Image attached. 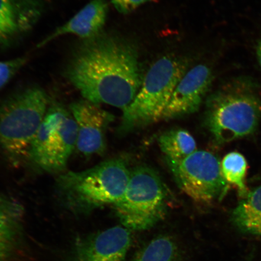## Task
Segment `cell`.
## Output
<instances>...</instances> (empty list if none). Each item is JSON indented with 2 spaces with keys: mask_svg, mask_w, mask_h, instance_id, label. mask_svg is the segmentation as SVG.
Wrapping results in <instances>:
<instances>
[{
  "mask_svg": "<svg viewBox=\"0 0 261 261\" xmlns=\"http://www.w3.org/2000/svg\"><path fill=\"white\" fill-rule=\"evenodd\" d=\"M64 76L84 99L122 111L135 99L144 77L135 45L103 33L76 45Z\"/></svg>",
  "mask_w": 261,
  "mask_h": 261,
  "instance_id": "obj_1",
  "label": "cell"
},
{
  "mask_svg": "<svg viewBox=\"0 0 261 261\" xmlns=\"http://www.w3.org/2000/svg\"><path fill=\"white\" fill-rule=\"evenodd\" d=\"M257 88L251 78L237 77L210 97L205 121L218 143L233 141L255 132L261 118Z\"/></svg>",
  "mask_w": 261,
  "mask_h": 261,
  "instance_id": "obj_2",
  "label": "cell"
},
{
  "mask_svg": "<svg viewBox=\"0 0 261 261\" xmlns=\"http://www.w3.org/2000/svg\"><path fill=\"white\" fill-rule=\"evenodd\" d=\"M130 173L121 159H111L87 170L60 175L58 194L65 203L77 211L114 205L125 194Z\"/></svg>",
  "mask_w": 261,
  "mask_h": 261,
  "instance_id": "obj_3",
  "label": "cell"
},
{
  "mask_svg": "<svg viewBox=\"0 0 261 261\" xmlns=\"http://www.w3.org/2000/svg\"><path fill=\"white\" fill-rule=\"evenodd\" d=\"M49 101L43 89L32 86L12 94L0 103V146L13 162L28 158Z\"/></svg>",
  "mask_w": 261,
  "mask_h": 261,
  "instance_id": "obj_4",
  "label": "cell"
},
{
  "mask_svg": "<svg viewBox=\"0 0 261 261\" xmlns=\"http://www.w3.org/2000/svg\"><path fill=\"white\" fill-rule=\"evenodd\" d=\"M187 67L184 61L169 55L155 61L143 77L135 99L123 111L121 129L129 130L162 119Z\"/></svg>",
  "mask_w": 261,
  "mask_h": 261,
  "instance_id": "obj_5",
  "label": "cell"
},
{
  "mask_svg": "<svg viewBox=\"0 0 261 261\" xmlns=\"http://www.w3.org/2000/svg\"><path fill=\"white\" fill-rule=\"evenodd\" d=\"M77 129L70 111L56 101H49L46 114L29 150L35 166L49 173L63 171L76 148Z\"/></svg>",
  "mask_w": 261,
  "mask_h": 261,
  "instance_id": "obj_6",
  "label": "cell"
},
{
  "mask_svg": "<svg viewBox=\"0 0 261 261\" xmlns=\"http://www.w3.org/2000/svg\"><path fill=\"white\" fill-rule=\"evenodd\" d=\"M166 200L165 186L159 175L147 166H139L130 173L125 194L114 206L124 227L145 230L165 217Z\"/></svg>",
  "mask_w": 261,
  "mask_h": 261,
  "instance_id": "obj_7",
  "label": "cell"
},
{
  "mask_svg": "<svg viewBox=\"0 0 261 261\" xmlns=\"http://www.w3.org/2000/svg\"><path fill=\"white\" fill-rule=\"evenodd\" d=\"M166 161L179 188L194 201L211 204L226 193L221 162L212 152L197 150L181 161Z\"/></svg>",
  "mask_w": 261,
  "mask_h": 261,
  "instance_id": "obj_8",
  "label": "cell"
},
{
  "mask_svg": "<svg viewBox=\"0 0 261 261\" xmlns=\"http://www.w3.org/2000/svg\"><path fill=\"white\" fill-rule=\"evenodd\" d=\"M70 111L76 123L78 151L86 156L102 154L106 148V130L114 116L85 99L71 103Z\"/></svg>",
  "mask_w": 261,
  "mask_h": 261,
  "instance_id": "obj_9",
  "label": "cell"
},
{
  "mask_svg": "<svg viewBox=\"0 0 261 261\" xmlns=\"http://www.w3.org/2000/svg\"><path fill=\"white\" fill-rule=\"evenodd\" d=\"M44 9L42 0H0V49L12 46L32 31Z\"/></svg>",
  "mask_w": 261,
  "mask_h": 261,
  "instance_id": "obj_10",
  "label": "cell"
},
{
  "mask_svg": "<svg viewBox=\"0 0 261 261\" xmlns=\"http://www.w3.org/2000/svg\"><path fill=\"white\" fill-rule=\"evenodd\" d=\"M212 80V70L204 64L188 70L176 87L162 119H174L197 112Z\"/></svg>",
  "mask_w": 261,
  "mask_h": 261,
  "instance_id": "obj_11",
  "label": "cell"
},
{
  "mask_svg": "<svg viewBox=\"0 0 261 261\" xmlns=\"http://www.w3.org/2000/svg\"><path fill=\"white\" fill-rule=\"evenodd\" d=\"M132 244L129 230L116 226L94 234L81 245L80 261H125Z\"/></svg>",
  "mask_w": 261,
  "mask_h": 261,
  "instance_id": "obj_12",
  "label": "cell"
},
{
  "mask_svg": "<svg viewBox=\"0 0 261 261\" xmlns=\"http://www.w3.org/2000/svg\"><path fill=\"white\" fill-rule=\"evenodd\" d=\"M108 12L109 6L106 0H91L66 23L55 29L42 40L38 44V47H43L65 35H76L83 40L96 37L102 33Z\"/></svg>",
  "mask_w": 261,
  "mask_h": 261,
  "instance_id": "obj_13",
  "label": "cell"
},
{
  "mask_svg": "<svg viewBox=\"0 0 261 261\" xmlns=\"http://www.w3.org/2000/svg\"><path fill=\"white\" fill-rule=\"evenodd\" d=\"M23 208L14 199L0 193V261H9L15 249Z\"/></svg>",
  "mask_w": 261,
  "mask_h": 261,
  "instance_id": "obj_14",
  "label": "cell"
},
{
  "mask_svg": "<svg viewBox=\"0 0 261 261\" xmlns=\"http://www.w3.org/2000/svg\"><path fill=\"white\" fill-rule=\"evenodd\" d=\"M231 220L240 232L261 238V185L238 203L231 212Z\"/></svg>",
  "mask_w": 261,
  "mask_h": 261,
  "instance_id": "obj_15",
  "label": "cell"
},
{
  "mask_svg": "<svg viewBox=\"0 0 261 261\" xmlns=\"http://www.w3.org/2000/svg\"><path fill=\"white\" fill-rule=\"evenodd\" d=\"M159 143L168 161L179 162L197 151L193 137L182 129H174L163 133Z\"/></svg>",
  "mask_w": 261,
  "mask_h": 261,
  "instance_id": "obj_16",
  "label": "cell"
},
{
  "mask_svg": "<svg viewBox=\"0 0 261 261\" xmlns=\"http://www.w3.org/2000/svg\"><path fill=\"white\" fill-rule=\"evenodd\" d=\"M178 248L167 236L154 238L137 253L132 261H177Z\"/></svg>",
  "mask_w": 261,
  "mask_h": 261,
  "instance_id": "obj_17",
  "label": "cell"
},
{
  "mask_svg": "<svg viewBox=\"0 0 261 261\" xmlns=\"http://www.w3.org/2000/svg\"><path fill=\"white\" fill-rule=\"evenodd\" d=\"M247 169L246 159L238 152L228 153L221 162V172L227 184L236 186L243 198L249 192L245 184Z\"/></svg>",
  "mask_w": 261,
  "mask_h": 261,
  "instance_id": "obj_18",
  "label": "cell"
},
{
  "mask_svg": "<svg viewBox=\"0 0 261 261\" xmlns=\"http://www.w3.org/2000/svg\"><path fill=\"white\" fill-rule=\"evenodd\" d=\"M28 58L20 57L0 61V89L7 85L28 62Z\"/></svg>",
  "mask_w": 261,
  "mask_h": 261,
  "instance_id": "obj_19",
  "label": "cell"
},
{
  "mask_svg": "<svg viewBox=\"0 0 261 261\" xmlns=\"http://www.w3.org/2000/svg\"><path fill=\"white\" fill-rule=\"evenodd\" d=\"M156 0H112L114 7L120 14H128L135 11L139 6Z\"/></svg>",
  "mask_w": 261,
  "mask_h": 261,
  "instance_id": "obj_20",
  "label": "cell"
},
{
  "mask_svg": "<svg viewBox=\"0 0 261 261\" xmlns=\"http://www.w3.org/2000/svg\"><path fill=\"white\" fill-rule=\"evenodd\" d=\"M256 51L257 61H258L260 67L261 68V40L257 42L256 44Z\"/></svg>",
  "mask_w": 261,
  "mask_h": 261,
  "instance_id": "obj_21",
  "label": "cell"
}]
</instances>
